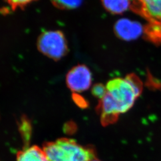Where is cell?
Listing matches in <instances>:
<instances>
[{"instance_id":"3","label":"cell","mask_w":161,"mask_h":161,"mask_svg":"<svg viewBox=\"0 0 161 161\" xmlns=\"http://www.w3.org/2000/svg\"><path fill=\"white\" fill-rule=\"evenodd\" d=\"M40 52L54 60L64 58L68 52L66 39L60 31H49L43 32L37 41Z\"/></svg>"},{"instance_id":"5","label":"cell","mask_w":161,"mask_h":161,"mask_svg":"<svg viewBox=\"0 0 161 161\" xmlns=\"http://www.w3.org/2000/svg\"><path fill=\"white\" fill-rule=\"evenodd\" d=\"M130 9L148 23H161V0H131Z\"/></svg>"},{"instance_id":"12","label":"cell","mask_w":161,"mask_h":161,"mask_svg":"<svg viewBox=\"0 0 161 161\" xmlns=\"http://www.w3.org/2000/svg\"><path fill=\"white\" fill-rule=\"evenodd\" d=\"M92 92L94 97L99 98L100 100L106 93V88L102 84H96L92 86Z\"/></svg>"},{"instance_id":"11","label":"cell","mask_w":161,"mask_h":161,"mask_svg":"<svg viewBox=\"0 0 161 161\" xmlns=\"http://www.w3.org/2000/svg\"><path fill=\"white\" fill-rule=\"evenodd\" d=\"M7 4L10 6L13 10H16L17 8H22L28 5L35 0H6Z\"/></svg>"},{"instance_id":"13","label":"cell","mask_w":161,"mask_h":161,"mask_svg":"<svg viewBox=\"0 0 161 161\" xmlns=\"http://www.w3.org/2000/svg\"><path fill=\"white\" fill-rule=\"evenodd\" d=\"M98 161V160H97V159H96V158H94V159H92V160H91V161Z\"/></svg>"},{"instance_id":"10","label":"cell","mask_w":161,"mask_h":161,"mask_svg":"<svg viewBox=\"0 0 161 161\" xmlns=\"http://www.w3.org/2000/svg\"><path fill=\"white\" fill-rule=\"evenodd\" d=\"M83 0H51L52 4L59 9L72 10L80 7Z\"/></svg>"},{"instance_id":"7","label":"cell","mask_w":161,"mask_h":161,"mask_svg":"<svg viewBox=\"0 0 161 161\" xmlns=\"http://www.w3.org/2000/svg\"><path fill=\"white\" fill-rule=\"evenodd\" d=\"M16 161H49L42 149L37 146H32L19 151Z\"/></svg>"},{"instance_id":"2","label":"cell","mask_w":161,"mask_h":161,"mask_svg":"<svg viewBox=\"0 0 161 161\" xmlns=\"http://www.w3.org/2000/svg\"><path fill=\"white\" fill-rule=\"evenodd\" d=\"M42 149L49 161H90L95 158L93 150L69 138L47 143Z\"/></svg>"},{"instance_id":"1","label":"cell","mask_w":161,"mask_h":161,"mask_svg":"<svg viewBox=\"0 0 161 161\" xmlns=\"http://www.w3.org/2000/svg\"><path fill=\"white\" fill-rule=\"evenodd\" d=\"M106 93L100 100L98 110L103 123L109 124L128 111L143 90L141 80L131 74L125 78H116L107 83Z\"/></svg>"},{"instance_id":"4","label":"cell","mask_w":161,"mask_h":161,"mask_svg":"<svg viewBox=\"0 0 161 161\" xmlns=\"http://www.w3.org/2000/svg\"><path fill=\"white\" fill-rule=\"evenodd\" d=\"M66 84L74 92H82L87 90L92 83V74L84 64H78L69 71L66 78Z\"/></svg>"},{"instance_id":"6","label":"cell","mask_w":161,"mask_h":161,"mask_svg":"<svg viewBox=\"0 0 161 161\" xmlns=\"http://www.w3.org/2000/svg\"><path fill=\"white\" fill-rule=\"evenodd\" d=\"M114 31L119 38L123 40L130 41L137 39L143 33V27L137 22L122 19L115 23Z\"/></svg>"},{"instance_id":"9","label":"cell","mask_w":161,"mask_h":161,"mask_svg":"<svg viewBox=\"0 0 161 161\" xmlns=\"http://www.w3.org/2000/svg\"><path fill=\"white\" fill-rule=\"evenodd\" d=\"M146 40L154 44H161V23H148L143 27Z\"/></svg>"},{"instance_id":"8","label":"cell","mask_w":161,"mask_h":161,"mask_svg":"<svg viewBox=\"0 0 161 161\" xmlns=\"http://www.w3.org/2000/svg\"><path fill=\"white\" fill-rule=\"evenodd\" d=\"M131 0H102L104 8L112 14H119L130 8Z\"/></svg>"}]
</instances>
